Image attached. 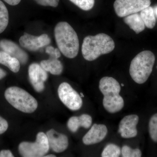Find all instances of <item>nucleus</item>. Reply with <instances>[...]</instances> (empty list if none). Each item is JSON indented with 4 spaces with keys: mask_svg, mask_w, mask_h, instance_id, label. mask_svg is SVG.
<instances>
[{
    "mask_svg": "<svg viewBox=\"0 0 157 157\" xmlns=\"http://www.w3.org/2000/svg\"><path fill=\"white\" fill-rule=\"evenodd\" d=\"M140 16L145 26L147 28H154L156 24L154 10L152 7L149 6L140 11Z\"/></svg>",
    "mask_w": 157,
    "mask_h": 157,
    "instance_id": "6ab92c4d",
    "label": "nucleus"
},
{
    "mask_svg": "<svg viewBox=\"0 0 157 157\" xmlns=\"http://www.w3.org/2000/svg\"><path fill=\"white\" fill-rule=\"evenodd\" d=\"M14 156L9 150H3L0 151V157H13Z\"/></svg>",
    "mask_w": 157,
    "mask_h": 157,
    "instance_id": "c85d7f7f",
    "label": "nucleus"
},
{
    "mask_svg": "<svg viewBox=\"0 0 157 157\" xmlns=\"http://www.w3.org/2000/svg\"><path fill=\"white\" fill-rule=\"evenodd\" d=\"M45 157H56V156L55 155H45Z\"/></svg>",
    "mask_w": 157,
    "mask_h": 157,
    "instance_id": "2f4dec72",
    "label": "nucleus"
},
{
    "mask_svg": "<svg viewBox=\"0 0 157 157\" xmlns=\"http://www.w3.org/2000/svg\"><path fill=\"white\" fill-rule=\"evenodd\" d=\"M40 65L45 71L53 75H59L63 72V65L58 59L49 57L48 59L42 61Z\"/></svg>",
    "mask_w": 157,
    "mask_h": 157,
    "instance_id": "f3484780",
    "label": "nucleus"
},
{
    "mask_svg": "<svg viewBox=\"0 0 157 157\" xmlns=\"http://www.w3.org/2000/svg\"><path fill=\"white\" fill-rule=\"evenodd\" d=\"M115 48L113 39L107 34L89 36L83 39L82 53L85 59L93 61L103 55L111 52Z\"/></svg>",
    "mask_w": 157,
    "mask_h": 157,
    "instance_id": "f03ea898",
    "label": "nucleus"
},
{
    "mask_svg": "<svg viewBox=\"0 0 157 157\" xmlns=\"http://www.w3.org/2000/svg\"><path fill=\"white\" fill-rule=\"evenodd\" d=\"M80 95H80V96H81V97H84V95H83V94H82V93H80Z\"/></svg>",
    "mask_w": 157,
    "mask_h": 157,
    "instance_id": "72a5a7b5",
    "label": "nucleus"
},
{
    "mask_svg": "<svg viewBox=\"0 0 157 157\" xmlns=\"http://www.w3.org/2000/svg\"><path fill=\"white\" fill-rule=\"evenodd\" d=\"M151 4V0H116L113 8L117 15L122 17L142 11Z\"/></svg>",
    "mask_w": 157,
    "mask_h": 157,
    "instance_id": "0eeeda50",
    "label": "nucleus"
},
{
    "mask_svg": "<svg viewBox=\"0 0 157 157\" xmlns=\"http://www.w3.org/2000/svg\"><path fill=\"white\" fill-rule=\"evenodd\" d=\"M92 123V118L87 114H82L80 116L72 117L67 122L68 129L73 133L77 132L80 127L85 128H89Z\"/></svg>",
    "mask_w": 157,
    "mask_h": 157,
    "instance_id": "4468645a",
    "label": "nucleus"
},
{
    "mask_svg": "<svg viewBox=\"0 0 157 157\" xmlns=\"http://www.w3.org/2000/svg\"><path fill=\"white\" fill-rule=\"evenodd\" d=\"M7 101L16 109L25 113H32L37 109L38 102L30 94L17 86L8 88L5 93Z\"/></svg>",
    "mask_w": 157,
    "mask_h": 157,
    "instance_id": "39448f33",
    "label": "nucleus"
},
{
    "mask_svg": "<svg viewBox=\"0 0 157 157\" xmlns=\"http://www.w3.org/2000/svg\"><path fill=\"white\" fill-rule=\"evenodd\" d=\"M49 148L47 135L42 132L37 134L35 142L24 141L18 146L19 153L24 157H44Z\"/></svg>",
    "mask_w": 157,
    "mask_h": 157,
    "instance_id": "423d86ee",
    "label": "nucleus"
},
{
    "mask_svg": "<svg viewBox=\"0 0 157 157\" xmlns=\"http://www.w3.org/2000/svg\"><path fill=\"white\" fill-rule=\"evenodd\" d=\"M9 22L8 9L2 2L0 1V34L6 30Z\"/></svg>",
    "mask_w": 157,
    "mask_h": 157,
    "instance_id": "aec40b11",
    "label": "nucleus"
},
{
    "mask_svg": "<svg viewBox=\"0 0 157 157\" xmlns=\"http://www.w3.org/2000/svg\"><path fill=\"white\" fill-rule=\"evenodd\" d=\"M45 52L49 55L50 58L58 59L61 56L60 51L59 48H55L52 46H48L45 49Z\"/></svg>",
    "mask_w": 157,
    "mask_h": 157,
    "instance_id": "393cba45",
    "label": "nucleus"
},
{
    "mask_svg": "<svg viewBox=\"0 0 157 157\" xmlns=\"http://www.w3.org/2000/svg\"><path fill=\"white\" fill-rule=\"evenodd\" d=\"M9 127L8 122L5 119L0 116V135L7 131Z\"/></svg>",
    "mask_w": 157,
    "mask_h": 157,
    "instance_id": "cd10ccee",
    "label": "nucleus"
},
{
    "mask_svg": "<svg viewBox=\"0 0 157 157\" xmlns=\"http://www.w3.org/2000/svg\"><path fill=\"white\" fill-rule=\"evenodd\" d=\"M28 73L30 81L34 89L37 92H42L45 89L44 82L48 77L47 71L41 65L33 63L29 67Z\"/></svg>",
    "mask_w": 157,
    "mask_h": 157,
    "instance_id": "1a4fd4ad",
    "label": "nucleus"
},
{
    "mask_svg": "<svg viewBox=\"0 0 157 157\" xmlns=\"http://www.w3.org/2000/svg\"><path fill=\"white\" fill-rule=\"evenodd\" d=\"M49 148L56 153H61L67 148L69 140L66 135L59 133L53 129H50L46 134Z\"/></svg>",
    "mask_w": 157,
    "mask_h": 157,
    "instance_id": "9b49d317",
    "label": "nucleus"
},
{
    "mask_svg": "<svg viewBox=\"0 0 157 157\" xmlns=\"http://www.w3.org/2000/svg\"><path fill=\"white\" fill-rule=\"evenodd\" d=\"M58 93L62 103L70 110L76 111L81 108L82 100L81 96L67 82H62L59 86Z\"/></svg>",
    "mask_w": 157,
    "mask_h": 157,
    "instance_id": "6e6552de",
    "label": "nucleus"
},
{
    "mask_svg": "<svg viewBox=\"0 0 157 157\" xmlns=\"http://www.w3.org/2000/svg\"><path fill=\"white\" fill-rule=\"evenodd\" d=\"M149 134L154 142L157 143V113L152 116L148 124Z\"/></svg>",
    "mask_w": 157,
    "mask_h": 157,
    "instance_id": "4be33fe9",
    "label": "nucleus"
},
{
    "mask_svg": "<svg viewBox=\"0 0 157 157\" xmlns=\"http://www.w3.org/2000/svg\"><path fill=\"white\" fill-rule=\"evenodd\" d=\"M19 41L23 47L31 51H36L42 47L39 37L29 34H25L20 37Z\"/></svg>",
    "mask_w": 157,
    "mask_h": 157,
    "instance_id": "dca6fc26",
    "label": "nucleus"
},
{
    "mask_svg": "<svg viewBox=\"0 0 157 157\" xmlns=\"http://www.w3.org/2000/svg\"><path fill=\"white\" fill-rule=\"evenodd\" d=\"M39 41L42 47L50 44L51 39L47 34H42L39 36Z\"/></svg>",
    "mask_w": 157,
    "mask_h": 157,
    "instance_id": "bb28decb",
    "label": "nucleus"
},
{
    "mask_svg": "<svg viewBox=\"0 0 157 157\" xmlns=\"http://www.w3.org/2000/svg\"><path fill=\"white\" fill-rule=\"evenodd\" d=\"M76 6L84 11L92 9L95 4V0H70Z\"/></svg>",
    "mask_w": 157,
    "mask_h": 157,
    "instance_id": "b1692460",
    "label": "nucleus"
},
{
    "mask_svg": "<svg viewBox=\"0 0 157 157\" xmlns=\"http://www.w3.org/2000/svg\"><path fill=\"white\" fill-rule=\"evenodd\" d=\"M121 154L123 157H140L142 155V153L139 149H132L128 145L122 147Z\"/></svg>",
    "mask_w": 157,
    "mask_h": 157,
    "instance_id": "5701e85b",
    "label": "nucleus"
},
{
    "mask_svg": "<svg viewBox=\"0 0 157 157\" xmlns=\"http://www.w3.org/2000/svg\"><path fill=\"white\" fill-rule=\"evenodd\" d=\"M35 2L40 5L44 6H50L56 7L59 5V0H34Z\"/></svg>",
    "mask_w": 157,
    "mask_h": 157,
    "instance_id": "a878e982",
    "label": "nucleus"
},
{
    "mask_svg": "<svg viewBox=\"0 0 157 157\" xmlns=\"http://www.w3.org/2000/svg\"><path fill=\"white\" fill-rule=\"evenodd\" d=\"M139 120V117L136 114L124 117L119 124L118 132L121 137L131 138L136 137L137 134V125Z\"/></svg>",
    "mask_w": 157,
    "mask_h": 157,
    "instance_id": "9d476101",
    "label": "nucleus"
},
{
    "mask_svg": "<svg viewBox=\"0 0 157 157\" xmlns=\"http://www.w3.org/2000/svg\"><path fill=\"white\" fill-rule=\"evenodd\" d=\"M4 1L9 5L15 6L18 5L20 2L21 0H4Z\"/></svg>",
    "mask_w": 157,
    "mask_h": 157,
    "instance_id": "c756f323",
    "label": "nucleus"
},
{
    "mask_svg": "<svg viewBox=\"0 0 157 157\" xmlns=\"http://www.w3.org/2000/svg\"><path fill=\"white\" fill-rule=\"evenodd\" d=\"M0 63L9 68L13 73H17L20 69L19 60L3 51H0Z\"/></svg>",
    "mask_w": 157,
    "mask_h": 157,
    "instance_id": "a211bd4d",
    "label": "nucleus"
},
{
    "mask_svg": "<svg viewBox=\"0 0 157 157\" xmlns=\"http://www.w3.org/2000/svg\"><path fill=\"white\" fill-rule=\"evenodd\" d=\"M154 10L155 14L156 15L157 17V6L155 7V9Z\"/></svg>",
    "mask_w": 157,
    "mask_h": 157,
    "instance_id": "473e14b6",
    "label": "nucleus"
},
{
    "mask_svg": "<svg viewBox=\"0 0 157 157\" xmlns=\"http://www.w3.org/2000/svg\"><path fill=\"white\" fill-rule=\"evenodd\" d=\"M121 153V150L117 145L109 144L104 147L102 154V157H118Z\"/></svg>",
    "mask_w": 157,
    "mask_h": 157,
    "instance_id": "412c9836",
    "label": "nucleus"
},
{
    "mask_svg": "<svg viewBox=\"0 0 157 157\" xmlns=\"http://www.w3.org/2000/svg\"><path fill=\"white\" fill-rule=\"evenodd\" d=\"M99 88L104 95L103 106L107 112L114 113L122 109L124 102L119 94L121 86L116 79L108 76L103 77L99 82Z\"/></svg>",
    "mask_w": 157,
    "mask_h": 157,
    "instance_id": "7ed1b4c3",
    "label": "nucleus"
},
{
    "mask_svg": "<svg viewBox=\"0 0 157 157\" xmlns=\"http://www.w3.org/2000/svg\"><path fill=\"white\" fill-rule=\"evenodd\" d=\"M108 129L103 124H95L82 138L85 145H89L101 142L107 136Z\"/></svg>",
    "mask_w": 157,
    "mask_h": 157,
    "instance_id": "f8f14e48",
    "label": "nucleus"
},
{
    "mask_svg": "<svg viewBox=\"0 0 157 157\" xmlns=\"http://www.w3.org/2000/svg\"><path fill=\"white\" fill-rule=\"evenodd\" d=\"M124 21L136 34L140 33L145 29V25L140 14L136 13L125 17Z\"/></svg>",
    "mask_w": 157,
    "mask_h": 157,
    "instance_id": "2eb2a0df",
    "label": "nucleus"
},
{
    "mask_svg": "<svg viewBox=\"0 0 157 157\" xmlns=\"http://www.w3.org/2000/svg\"><path fill=\"white\" fill-rule=\"evenodd\" d=\"M155 55L149 50L143 51L132 59L129 73L133 80L137 84H143L147 81L154 65Z\"/></svg>",
    "mask_w": 157,
    "mask_h": 157,
    "instance_id": "20e7f679",
    "label": "nucleus"
},
{
    "mask_svg": "<svg viewBox=\"0 0 157 157\" xmlns=\"http://www.w3.org/2000/svg\"><path fill=\"white\" fill-rule=\"evenodd\" d=\"M0 48L11 56L17 59L20 63L25 64L28 61V56L27 54L20 48L16 43L10 40L7 39L1 40Z\"/></svg>",
    "mask_w": 157,
    "mask_h": 157,
    "instance_id": "ddd939ff",
    "label": "nucleus"
},
{
    "mask_svg": "<svg viewBox=\"0 0 157 157\" xmlns=\"http://www.w3.org/2000/svg\"></svg>",
    "mask_w": 157,
    "mask_h": 157,
    "instance_id": "f704fd0d",
    "label": "nucleus"
},
{
    "mask_svg": "<svg viewBox=\"0 0 157 157\" xmlns=\"http://www.w3.org/2000/svg\"><path fill=\"white\" fill-rule=\"evenodd\" d=\"M6 76V73L2 69L0 68V80L2 79Z\"/></svg>",
    "mask_w": 157,
    "mask_h": 157,
    "instance_id": "7c9ffc66",
    "label": "nucleus"
},
{
    "mask_svg": "<svg viewBox=\"0 0 157 157\" xmlns=\"http://www.w3.org/2000/svg\"><path fill=\"white\" fill-rule=\"evenodd\" d=\"M54 35L58 48L65 56L73 59L77 56L79 40L76 32L69 23L59 22L55 28Z\"/></svg>",
    "mask_w": 157,
    "mask_h": 157,
    "instance_id": "f257e3e1",
    "label": "nucleus"
}]
</instances>
